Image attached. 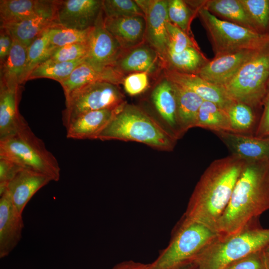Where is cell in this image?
I'll use <instances>...</instances> for the list:
<instances>
[{
    "label": "cell",
    "instance_id": "6da1fadb",
    "mask_svg": "<svg viewBox=\"0 0 269 269\" xmlns=\"http://www.w3.org/2000/svg\"><path fill=\"white\" fill-rule=\"evenodd\" d=\"M269 210V161H245L215 231L223 237L238 233Z\"/></svg>",
    "mask_w": 269,
    "mask_h": 269
},
{
    "label": "cell",
    "instance_id": "7a4b0ae2",
    "mask_svg": "<svg viewBox=\"0 0 269 269\" xmlns=\"http://www.w3.org/2000/svg\"><path fill=\"white\" fill-rule=\"evenodd\" d=\"M245 163L232 155L211 162L195 186L183 217L215 231Z\"/></svg>",
    "mask_w": 269,
    "mask_h": 269
},
{
    "label": "cell",
    "instance_id": "3957f363",
    "mask_svg": "<svg viewBox=\"0 0 269 269\" xmlns=\"http://www.w3.org/2000/svg\"><path fill=\"white\" fill-rule=\"evenodd\" d=\"M96 139L136 141L164 151L173 150L177 139L143 110L126 104Z\"/></svg>",
    "mask_w": 269,
    "mask_h": 269
},
{
    "label": "cell",
    "instance_id": "277c9868",
    "mask_svg": "<svg viewBox=\"0 0 269 269\" xmlns=\"http://www.w3.org/2000/svg\"><path fill=\"white\" fill-rule=\"evenodd\" d=\"M269 245V228H263L259 220L238 233L219 235L196 257L195 269H222L229 264L263 250Z\"/></svg>",
    "mask_w": 269,
    "mask_h": 269
},
{
    "label": "cell",
    "instance_id": "5b68a950",
    "mask_svg": "<svg viewBox=\"0 0 269 269\" xmlns=\"http://www.w3.org/2000/svg\"><path fill=\"white\" fill-rule=\"evenodd\" d=\"M0 157L58 181L60 168L54 155L32 131L25 121L17 131L0 138Z\"/></svg>",
    "mask_w": 269,
    "mask_h": 269
},
{
    "label": "cell",
    "instance_id": "8992f818",
    "mask_svg": "<svg viewBox=\"0 0 269 269\" xmlns=\"http://www.w3.org/2000/svg\"><path fill=\"white\" fill-rule=\"evenodd\" d=\"M218 236L206 225L183 217L169 245L148 269H177L191 263Z\"/></svg>",
    "mask_w": 269,
    "mask_h": 269
},
{
    "label": "cell",
    "instance_id": "52a82bcc",
    "mask_svg": "<svg viewBox=\"0 0 269 269\" xmlns=\"http://www.w3.org/2000/svg\"><path fill=\"white\" fill-rule=\"evenodd\" d=\"M269 80V39L223 87L234 101L262 106Z\"/></svg>",
    "mask_w": 269,
    "mask_h": 269
},
{
    "label": "cell",
    "instance_id": "ba28073f",
    "mask_svg": "<svg viewBox=\"0 0 269 269\" xmlns=\"http://www.w3.org/2000/svg\"><path fill=\"white\" fill-rule=\"evenodd\" d=\"M207 32L214 57L260 47L269 35H261L243 26L219 18L201 7H194Z\"/></svg>",
    "mask_w": 269,
    "mask_h": 269
},
{
    "label": "cell",
    "instance_id": "9c48e42d",
    "mask_svg": "<svg viewBox=\"0 0 269 269\" xmlns=\"http://www.w3.org/2000/svg\"><path fill=\"white\" fill-rule=\"evenodd\" d=\"M65 109L62 113L64 126L76 116L88 112L115 109L126 103L118 85L106 81H97L84 85L65 97Z\"/></svg>",
    "mask_w": 269,
    "mask_h": 269
},
{
    "label": "cell",
    "instance_id": "30bf717a",
    "mask_svg": "<svg viewBox=\"0 0 269 269\" xmlns=\"http://www.w3.org/2000/svg\"><path fill=\"white\" fill-rule=\"evenodd\" d=\"M103 14L102 8L89 36L85 61L99 67H114L126 51L105 27Z\"/></svg>",
    "mask_w": 269,
    "mask_h": 269
},
{
    "label": "cell",
    "instance_id": "8fae6325",
    "mask_svg": "<svg viewBox=\"0 0 269 269\" xmlns=\"http://www.w3.org/2000/svg\"><path fill=\"white\" fill-rule=\"evenodd\" d=\"M143 11L146 22L145 37L163 59L167 50L166 23L169 21L168 0H135Z\"/></svg>",
    "mask_w": 269,
    "mask_h": 269
},
{
    "label": "cell",
    "instance_id": "7c38bea8",
    "mask_svg": "<svg viewBox=\"0 0 269 269\" xmlns=\"http://www.w3.org/2000/svg\"><path fill=\"white\" fill-rule=\"evenodd\" d=\"M102 1L58 0L55 20L56 25L79 30L93 26L102 10Z\"/></svg>",
    "mask_w": 269,
    "mask_h": 269
},
{
    "label": "cell",
    "instance_id": "4fadbf2b",
    "mask_svg": "<svg viewBox=\"0 0 269 269\" xmlns=\"http://www.w3.org/2000/svg\"><path fill=\"white\" fill-rule=\"evenodd\" d=\"M165 75L170 82L194 92L204 101L212 102L226 111L235 101L223 86L210 83L197 74L167 68Z\"/></svg>",
    "mask_w": 269,
    "mask_h": 269
},
{
    "label": "cell",
    "instance_id": "5bb4252c",
    "mask_svg": "<svg viewBox=\"0 0 269 269\" xmlns=\"http://www.w3.org/2000/svg\"><path fill=\"white\" fill-rule=\"evenodd\" d=\"M259 48L243 50L214 57L196 74L210 83L224 86L254 55Z\"/></svg>",
    "mask_w": 269,
    "mask_h": 269
},
{
    "label": "cell",
    "instance_id": "9a60e30c",
    "mask_svg": "<svg viewBox=\"0 0 269 269\" xmlns=\"http://www.w3.org/2000/svg\"><path fill=\"white\" fill-rule=\"evenodd\" d=\"M213 133L225 144L231 155L245 161H269V136L259 137L223 131Z\"/></svg>",
    "mask_w": 269,
    "mask_h": 269
},
{
    "label": "cell",
    "instance_id": "2e32d148",
    "mask_svg": "<svg viewBox=\"0 0 269 269\" xmlns=\"http://www.w3.org/2000/svg\"><path fill=\"white\" fill-rule=\"evenodd\" d=\"M24 223L6 191L0 198V258L9 255L22 238Z\"/></svg>",
    "mask_w": 269,
    "mask_h": 269
},
{
    "label": "cell",
    "instance_id": "e0dca14e",
    "mask_svg": "<svg viewBox=\"0 0 269 269\" xmlns=\"http://www.w3.org/2000/svg\"><path fill=\"white\" fill-rule=\"evenodd\" d=\"M58 0H0V24L16 23L34 17L56 14Z\"/></svg>",
    "mask_w": 269,
    "mask_h": 269
},
{
    "label": "cell",
    "instance_id": "ac0fdd59",
    "mask_svg": "<svg viewBox=\"0 0 269 269\" xmlns=\"http://www.w3.org/2000/svg\"><path fill=\"white\" fill-rule=\"evenodd\" d=\"M51 181L46 175L22 168L8 183L6 191L17 211L22 214L32 196Z\"/></svg>",
    "mask_w": 269,
    "mask_h": 269
},
{
    "label": "cell",
    "instance_id": "d6986e66",
    "mask_svg": "<svg viewBox=\"0 0 269 269\" xmlns=\"http://www.w3.org/2000/svg\"><path fill=\"white\" fill-rule=\"evenodd\" d=\"M124 78V74L115 67H99L85 61L60 84L66 97L73 91L91 83L106 81L118 85L123 83Z\"/></svg>",
    "mask_w": 269,
    "mask_h": 269
},
{
    "label": "cell",
    "instance_id": "ffe728a7",
    "mask_svg": "<svg viewBox=\"0 0 269 269\" xmlns=\"http://www.w3.org/2000/svg\"><path fill=\"white\" fill-rule=\"evenodd\" d=\"M122 106L115 109L88 112L76 116L65 126L67 137L76 139H96Z\"/></svg>",
    "mask_w": 269,
    "mask_h": 269
},
{
    "label": "cell",
    "instance_id": "44dd1931",
    "mask_svg": "<svg viewBox=\"0 0 269 269\" xmlns=\"http://www.w3.org/2000/svg\"><path fill=\"white\" fill-rule=\"evenodd\" d=\"M104 24L125 51L138 46L145 37L146 22L143 16H104Z\"/></svg>",
    "mask_w": 269,
    "mask_h": 269
},
{
    "label": "cell",
    "instance_id": "7402d4cb",
    "mask_svg": "<svg viewBox=\"0 0 269 269\" xmlns=\"http://www.w3.org/2000/svg\"><path fill=\"white\" fill-rule=\"evenodd\" d=\"M21 85L0 82V138L14 133L26 120L19 113Z\"/></svg>",
    "mask_w": 269,
    "mask_h": 269
},
{
    "label": "cell",
    "instance_id": "603a6c76",
    "mask_svg": "<svg viewBox=\"0 0 269 269\" xmlns=\"http://www.w3.org/2000/svg\"><path fill=\"white\" fill-rule=\"evenodd\" d=\"M151 99L154 106L170 132L177 139L181 136L177 116V104L172 84L166 78L153 89Z\"/></svg>",
    "mask_w": 269,
    "mask_h": 269
},
{
    "label": "cell",
    "instance_id": "cb8c5ba5",
    "mask_svg": "<svg viewBox=\"0 0 269 269\" xmlns=\"http://www.w3.org/2000/svg\"><path fill=\"white\" fill-rule=\"evenodd\" d=\"M193 7H201L216 16L255 31L252 22L241 0H206L189 2Z\"/></svg>",
    "mask_w": 269,
    "mask_h": 269
},
{
    "label": "cell",
    "instance_id": "d4e9b609",
    "mask_svg": "<svg viewBox=\"0 0 269 269\" xmlns=\"http://www.w3.org/2000/svg\"><path fill=\"white\" fill-rule=\"evenodd\" d=\"M171 83L176 97L177 121L181 136L188 130L195 127L199 110L204 100L194 92Z\"/></svg>",
    "mask_w": 269,
    "mask_h": 269
},
{
    "label": "cell",
    "instance_id": "484cf974",
    "mask_svg": "<svg viewBox=\"0 0 269 269\" xmlns=\"http://www.w3.org/2000/svg\"><path fill=\"white\" fill-rule=\"evenodd\" d=\"M56 14L42 15L16 23L0 24L13 39L28 47L43 31L56 24Z\"/></svg>",
    "mask_w": 269,
    "mask_h": 269
},
{
    "label": "cell",
    "instance_id": "4316f807",
    "mask_svg": "<svg viewBox=\"0 0 269 269\" xmlns=\"http://www.w3.org/2000/svg\"><path fill=\"white\" fill-rule=\"evenodd\" d=\"M124 53L115 67L124 74L126 72H153L156 69L157 52L150 48L138 46Z\"/></svg>",
    "mask_w": 269,
    "mask_h": 269
},
{
    "label": "cell",
    "instance_id": "83f0119b",
    "mask_svg": "<svg viewBox=\"0 0 269 269\" xmlns=\"http://www.w3.org/2000/svg\"><path fill=\"white\" fill-rule=\"evenodd\" d=\"M27 47L16 40L13 43L9 55L4 63L0 66V82L21 85L25 70Z\"/></svg>",
    "mask_w": 269,
    "mask_h": 269
},
{
    "label": "cell",
    "instance_id": "f1b7e54d",
    "mask_svg": "<svg viewBox=\"0 0 269 269\" xmlns=\"http://www.w3.org/2000/svg\"><path fill=\"white\" fill-rule=\"evenodd\" d=\"M195 127L209 130L213 132H232L227 111L207 101H204L201 105Z\"/></svg>",
    "mask_w": 269,
    "mask_h": 269
},
{
    "label": "cell",
    "instance_id": "f546056e",
    "mask_svg": "<svg viewBox=\"0 0 269 269\" xmlns=\"http://www.w3.org/2000/svg\"><path fill=\"white\" fill-rule=\"evenodd\" d=\"M209 60L199 48L192 47L179 53L167 52L164 62L171 65V69L196 74Z\"/></svg>",
    "mask_w": 269,
    "mask_h": 269
},
{
    "label": "cell",
    "instance_id": "4dcf8cb0",
    "mask_svg": "<svg viewBox=\"0 0 269 269\" xmlns=\"http://www.w3.org/2000/svg\"><path fill=\"white\" fill-rule=\"evenodd\" d=\"M56 48L50 44L48 28L33 41L27 47V61L22 84L27 81L30 73L36 67L50 58Z\"/></svg>",
    "mask_w": 269,
    "mask_h": 269
},
{
    "label": "cell",
    "instance_id": "1f68e13d",
    "mask_svg": "<svg viewBox=\"0 0 269 269\" xmlns=\"http://www.w3.org/2000/svg\"><path fill=\"white\" fill-rule=\"evenodd\" d=\"M86 58L69 62H56L47 59L39 64L30 73L27 81L36 78H46L60 83L66 79L73 70L86 60Z\"/></svg>",
    "mask_w": 269,
    "mask_h": 269
},
{
    "label": "cell",
    "instance_id": "d6a6232c",
    "mask_svg": "<svg viewBox=\"0 0 269 269\" xmlns=\"http://www.w3.org/2000/svg\"><path fill=\"white\" fill-rule=\"evenodd\" d=\"M226 111L232 133L254 135L253 131L257 122L254 108L235 101Z\"/></svg>",
    "mask_w": 269,
    "mask_h": 269
},
{
    "label": "cell",
    "instance_id": "836d02e7",
    "mask_svg": "<svg viewBox=\"0 0 269 269\" xmlns=\"http://www.w3.org/2000/svg\"><path fill=\"white\" fill-rule=\"evenodd\" d=\"M254 26L261 35H269V0H241Z\"/></svg>",
    "mask_w": 269,
    "mask_h": 269
},
{
    "label": "cell",
    "instance_id": "e575fe53",
    "mask_svg": "<svg viewBox=\"0 0 269 269\" xmlns=\"http://www.w3.org/2000/svg\"><path fill=\"white\" fill-rule=\"evenodd\" d=\"M92 27L84 30L65 28L54 25L48 28L50 44L56 47L88 42Z\"/></svg>",
    "mask_w": 269,
    "mask_h": 269
},
{
    "label": "cell",
    "instance_id": "d590c367",
    "mask_svg": "<svg viewBox=\"0 0 269 269\" xmlns=\"http://www.w3.org/2000/svg\"><path fill=\"white\" fill-rule=\"evenodd\" d=\"M167 13L169 21L191 36V22L197 10L191 9L184 0H168Z\"/></svg>",
    "mask_w": 269,
    "mask_h": 269
},
{
    "label": "cell",
    "instance_id": "8d00e7d4",
    "mask_svg": "<svg viewBox=\"0 0 269 269\" xmlns=\"http://www.w3.org/2000/svg\"><path fill=\"white\" fill-rule=\"evenodd\" d=\"M102 8L105 17L144 16L143 11L135 0H105L102 1Z\"/></svg>",
    "mask_w": 269,
    "mask_h": 269
},
{
    "label": "cell",
    "instance_id": "74e56055",
    "mask_svg": "<svg viewBox=\"0 0 269 269\" xmlns=\"http://www.w3.org/2000/svg\"><path fill=\"white\" fill-rule=\"evenodd\" d=\"M166 29L168 37L167 52L179 53L189 47L199 48L192 36L169 21L166 23Z\"/></svg>",
    "mask_w": 269,
    "mask_h": 269
},
{
    "label": "cell",
    "instance_id": "f35d334b",
    "mask_svg": "<svg viewBox=\"0 0 269 269\" xmlns=\"http://www.w3.org/2000/svg\"><path fill=\"white\" fill-rule=\"evenodd\" d=\"M88 42L68 44L55 48L48 59L56 62H69L87 58Z\"/></svg>",
    "mask_w": 269,
    "mask_h": 269
},
{
    "label": "cell",
    "instance_id": "ab89813d",
    "mask_svg": "<svg viewBox=\"0 0 269 269\" xmlns=\"http://www.w3.org/2000/svg\"><path fill=\"white\" fill-rule=\"evenodd\" d=\"M222 269H268L264 250L234 261Z\"/></svg>",
    "mask_w": 269,
    "mask_h": 269
},
{
    "label": "cell",
    "instance_id": "60d3db41",
    "mask_svg": "<svg viewBox=\"0 0 269 269\" xmlns=\"http://www.w3.org/2000/svg\"><path fill=\"white\" fill-rule=\"evenodd\" d=\"M123 84L126 92L131 96H135L143 92L149 84L147 73L134 72L125 77Z\"/></svg>",
    "mask_w": 269,
    "mask_h": 269
},
{
    "label": "cell",
    "instance_id": "b9f144b4",
    "mask_svg": "<svg viewBox=\"0 0 269 269\" xmlns=\"http://www.w3.org/2000/svg\"><path fill=\"white\" fill-rule=\"evenodd\" d=\"M21 168L13 162L0 157V196L6 191L8 183Z\"/></svg>",
    "mask_w": 269,
    "mask_h": 269
},
{
    "label": "cell",
    "instance_id": "7bdbcfd3",
    "mask_svg": "<svg viewBox=\"0 0 269 269\" xmlns=\"http://www.w3.org/2000/svg\"><path fill=\"white\" fill-rule=\"evenodd\" d=\"M263 111L259 121L254 135L259 137L269 136V80L263 101Z\"/></svg>",
    "mask_w": 269,
    "mask_h": 269
},
{
    "label": "cell",
    "instance_id": "ee69618b",
    "mask_svg": "<svg viewBox=\"0 0 269 269\" xmlns=\"http://www.w3.org/2000/svg\"><path fill=\"white\" fill-rule=\"evenodd\" d=\"M13 43V39L8 32L0 27V66L6 60Z\"/></svg>",
    "mask_w": 269,
    "mask_h": 269
},
{
    "label": "cell",
    "instance_id": "f6af8a7d",
    "mask_svg": "<svg viewBox=\"0 0 269 269\" xmlns=\"http://www.w3.org/2000/svg\"><path fill=\"white\" fill-rule=\"evenodd\" d=\"M148 264L127 261L117 265L112 269H148Z\"/></svg>",
    "mask_w": 269,
    "mask_h": 269
},
{
    "label": "cell",
    "instance_id": "bcb514c9",
    "mask_svg": "<svg viewBox=\"0 0 269 269\" xmlns=\"http://www.w3.org/2000/svg\"><path fill=\"white\" fill-rule=\"evenodd\" d=\"M264 253L267 264L268 268L269 269V245L264 249Z\"/></svg>",
    "mask_w": 269,
    "mask_h": 269
},
{
    "label": "cell",
    "instance_id": "7dc6e473",
    "mask_svg": "<svg viewBox=\"0 0 269 269\" xmlns=\"http://www.w3.org/2000/svg\"><path fill=\"white\" fill-rule=\"evenodd\" d=\"M177 269H195L193 264L191 262L184 265Z\"/></svg>",
    "mask_w": 269,
    "mask_h": 269
}]
</instances>
